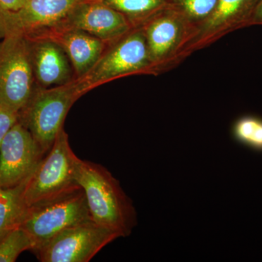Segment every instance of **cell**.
Returning a JSON list of instances; mask_svg holds the SVG:
<instances>
[{
  "label": "cell",
  "instance_id": "obj_16",
  "mask_svg": "<svg viewBox=\"0 0 262 262\" xmlns=\"http://www.w3.org/2000/svg\"><path fill=\"white\" fill-rule=\"evenodd\" d=\"M121 13L133 28L142 27L153 15L170 5L169 0H102Z\"/></svg>",
  "mask_w": 262,
  "mask_h": 262
},
{
  "label": "cell",
  "instance_id": "obj_20",
  "mask_svg": "<svg viewBox=\"0 0 262 262\" xmlns=\"http://www.w3.org/2000/svg\"><path fill=\"white\" fill-rule=\"evenodd\" d=\"M19 113L0 106V146L5 135L18 121Z\"/></svg>",
  "mask_w": 262,
  "mask_h": 262
},
{
  "label": "cell",
  "instance_id": "obj_9",
  "mask_svg": "<svg viewBox=\"0 0 262 262\" xmlns=\"http://www.w3.org/2000/svg\"><path fill=\"white\" fill-rule=\"evenodd\" d=\"M118 237L115 231L91 221L62 231L34 253L42 262H89Z\"/></svg>",
  "mask_w": 262,
  "mask_h": 262
},
{
  "label": "cell",
  "instance_id": "obj_21",
  "mask_svg": "<svg viewBox=\"0 0 262 262\" xmlns=\"http://www.w3.org/2000/svg\"><path fill=\"white\" fill-rule=\"evenodd\" d=\"M27 1V0H0V8L15 11L21 8Z\"/></svg>",
  "mask_w": 262,
  "mask_h": 262
},
{
  "label": "cell",
  "instance_id": "obj_6",
  "mask_svg": "<svg viewBox=\"0 0 262 262\" xmlns=\"http://www.w3.org/2000/svg\"><path fill=\"white\" fill-rule=\"evenodd\" d=\"M142 29L157 75L187 58L186 48L195 32V27L170 4L150 18Z\"/></svg>",
  "mask_w": 262,
  "mask_h": 262
},
{
  "label": "cell",
  "instance_id": "obj_14",
  "mask_svg": "<svg viewBox=\"0 0 262 262\" xmlns=\"http://www.w3.org/2000/svg\"><path fill=\"white\" fill-rule=\"evenodd\" d=\"M41 38L52 39L64 50L75 71V80L89 73L108 46L89 33L75 28L58 27L37 39Z\"/></svg>",
  "mask_w": 262,
  "mask_h": 262
},
{
  "label": "cell",
  "instance_id": "obj_22",
  "mask_svg": "<svg viewBox=\"0 0 262 262\" xmlns=\"http://www.w3.org/2000/svg\"><path fill=\"white\" fill-rule=\"evenodd\" d=\"M262 25V0H259L250 20L249 26Z\"/></svg>",
  "mask_w": 262,
  "mask_h": 262
},
{
  "label": "cell",
  "instance_id": "obj_2",
  "mask_svg": "<svg viewBox=\"0 0 262 262\" xmlns=\"http://www.w3.org/2000/svg\"><path fill=\"white\" fill-rule=\"evenodd\" d=\"M157 75L150 59L142 27L133 29L106 47L89 73L73 81L79 96L120 77L132 75Z\"/></svg>",
  "mask_w": 262,
  "mask_h": 262
},
{
  "label": "cell",
  "instance_id": "obj_13",
  "mask_svg": "<svg viewBox=\"0 0 262 262\" xmlns=\"http://www.w3.org/2000/svg\"><path fill=\"white\" fill-rule=\"evenodd\" d=\"M34 82L44 89L64 85L73 82L75 71L67 53L52 39L29 40Z\"/></svg>",
  "mask_w": 262,
  "mask_h": 262
},
{
  "label": "cell",
  "instance_id": "obj_5",
  "mask_svg": "<svg viewBox=\"0 0 262 262\" xmlns=\"http://www.w3.org/2000/svg\"><path fill=\"white\" fill-rule=\"evenodd\" d=\"M80 98L73 82L48 89L35 86L28 102L19 112L18 121L48 152L71 107Z\"/></svg>",
  "mask_w": 262,
  "mask_h": 262
},
{
  "label": "cell",
  "instance_id": "obj_12",
  "mask_svg": "<svg viewBox=\"0 0 262 262\" xmlns=\"http://www.w3.org/2000/svg\"><path fill=\"white\" fill-rule=\"evenodd\" d=\"M58 27L80 29L107 46L134 29L123 15L102 0H82Z\"/></svg>",
  "mask_w": 262,
  "mask_h": 262
},
{
  "label": "cell",
  "instance_id": "obj_19",
  "mask_svg": "<svg viewBox=\"0 0 262 262\" xmlns=\"http://www.w3.org/2000/svg\"><path fill=\"white\" fill-rule=\"evenodd\" d=\"M234 138L241 144L262 151V120L253 117L239 119L233 127Z\"/></svg>",
  "mask_w": 262,
  "mask_h": 262
},
{
  "label": "cell",
  "instance_id": "obj_8",
  "mask_svg": "<svg viewBox=\"0 0 262 262\" xmlns=\"http://www.w3.org/2000/svg\"><path fill=\"white\" fill-rule=\"evenodd\" d=\"M82 0H27L18 10L0 8V38L37 39L57 28Z\"/></svg>",
  "mask_w": 262,
  "mask_h": 262
},
{
  "label": "cell",
  "instance_id": "obj_11",
  "mask_svg": "<svg viewBox=\"0 0 262 262\" xmlns=\"http://www.w3.org/2000/svg\"><path fill=\"white\" fill-rule=\"evenodd\" d=\"M259 0H219L212 14L196 27L186 56L210 46L229 32L249 26Z\"/></svg>",
  "mask_w": 262,
  "mask_h": 262
},
{
  "label": "cell",
  "instance_id": "obj_17",
  "mask_svg": "<svg viewBox=\"0 0 262 262\" xmlns=\"http://www.w3.org/2000/svg\"><path fill=\"white\" fill-rule=\"evenodd\" d=\"M170 4L179 10L195 27H199L214 10L219 0H169Z\"/></svg>",
  "mask_w": 262,
  "mask_h": 262
},
{
  "label": "cell",
  "instance_id": "obj_4",
  "mask_svg": "<svg viewBox=\"0 0 262 262\" xmlns=\"http://www.w3.org/2000/svg\"><path fill=\"white\" fill-rule=\"evenodd\" d=\"M77 158L63 127L26 183L24 199L27 208L81 188L75 175Z\"/></svg>",
  "mask_w": 262,
  "mask_h": 262
},
{
  "label": "cell",
  "instance_id": "obj_7",
  "mask_svg": "<svg viewBox=\"0 0 262 262\" xmlns=\"http://www.w3.org/2000/svg\"><path fill=\"white\" fill-rule=\"evenodd\" d=\"M29 41L8 37L0 42V106L18 113L28 102L35 84Z\"/></svg>",
  "mask_w": 262,
  "mask_h": 262
},
{
  "label": "cell",
  "instance_id": "obj_1",
  "mask_svg": "<svg viewBox=\"0 0 262 262\" xmlns=\"http://www.w3.org/2000/svg\"><path fill=\"white\" fill-rule=\"evenodd\" d=\"M75 175L95 223L115 231L120 237L130 235L136 225V212L119 181L100 164L78 157Z\"/></svg>",
  "mask_w": 262,
  "mask_h": 262
},
{
  "label": "cell",
  "instance_id": "obj_15",
  "mask_svg": "<svg viewBox=\"0 0 262 262\" xmlns=\"http://www.w3.org/2000/svg\"><path fill=\"white\" fill-rule=\"evenodd\" d=\"M27 182L14 187H0V241L21 224L27 208L24 199Z\"/></svg>",
  "mask_w": 262,
  "mask_h": 262
},
{
  "label": "cell",
  "instance_id": "obj_10",
  "mask_svg": "<svg viewBox=\"0 0 262 262\" xmlns=\"http://www.w3.org/2000/svg\"><path fill=\"white\" fill-rule=\"evenodd\" d=\"M46 153L18 120L0 146V187H16L28 180Z\"/></svg>",
  "mask_w": 262,
  "mask_h": 262
},
{
  "label": "cell",
  "instance_id": "obj_3",
  "mask_svg": "<svg viewBox=\"0 0 262 262\" xmlns=\"http://www.w3.org/2000/svg\"><path fill=\"white\" fill-rule=\"evenodd\" d=\"M92 220L82 188L28 207L20 227L33 243L32 252L66 229Z\"/></svg>",
  "mask_w": 262,
  "mask_h": 262
},
{
  "label": "cell",
  "instance_id": "obj_18",
  "mask_svg": "<svg viewBox=\"0 0 262 262\" xmlns=\"http://www.w3.org/2000/svg\"><path fill=\"white\" fill-rule=\"evenodd\" d=\"M33 243L21 227L13 229L0 241V262H14L25 251H32Z\"/></svg>",
  "mask_w": 262,
  "mask_h": 262
}]
</instances>
